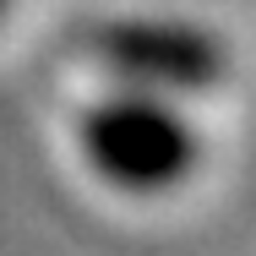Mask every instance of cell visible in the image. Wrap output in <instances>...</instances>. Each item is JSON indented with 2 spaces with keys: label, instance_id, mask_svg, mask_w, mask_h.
<instances>
[{
  "label": "cell",
  "instance_id": "cell-2",
  "mask_svg": "<svg viewBox=\"0 0 256 256\" xmlns=\"http://www.w3.org/2000/svg\"><path fill=\"white\" fill-rule=\"evenodd\" d=\"M88 60L131 93H207L229 76V44L191 16H104L82 33Z\"/></svg>",
  "mask_w": 256,
  "mask_h": 256
},
{
  "label": "cell",
  "instance_id": "cell-3",
  "mask_svg": "<svg viewBox=\"0 0 256 256\" xmlns=\"http://www.w3.org/2000/svg\"><path fill=\"white\" fill-rule=\"evenodd\" d=\"M0 11H6V0H0Z\"/></svg>",
  "mask_w": 256,
  "mask_h": 256
},
{
  "label": "cell",
  "instance_id": "cell-1",
  "mask_svg": "<svg viewBox=\"0 0 256 256\" xmlns=\"http://www.w3.org/2000/svg\"><path fill=\"white\" fill-rule=\"evenodd\" d=\"M82 153L109 186L153 196V191L180 186L196 169L202 148H196L191 120L169 98L120 88V93H104L82 114Z\"/></svg>",
  "mask_w": 256,
  "mask_h": 256
}]
</instances>
